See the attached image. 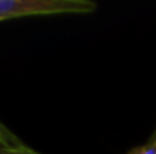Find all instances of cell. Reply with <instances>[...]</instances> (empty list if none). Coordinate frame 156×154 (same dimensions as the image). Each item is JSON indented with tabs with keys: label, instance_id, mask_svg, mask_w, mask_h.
Segmentation results:
<instances>
[{
	"label": "cell",
	"instance_id": "2",
	"mask_svg": "<svg viewBox=\"0 0 156 154\" xmlns=\"http://www.w3.org/2000/svg\"><path fill=\"white\" fill-rule=\"evenodd\" d=\"M0 154H40L23 144H0Z\"/></svg>",
	"mask_w": 156,
	"mask_h": 154
},
{
	"label": "cell",
	"instance_id": "3",
	"mask_svg": "<svg viewBox=\"0 0 156 154\" xmlns=\"http://www.w3.org/2000/svg\"><path fill=\"white\" fill-rule=\"evenodd\" d=\"M129 154H156V142H149L140 148L132 150Z\"/></svg>",
	"mask_w": 156,
	"mask_h": 154
},
{
	"label": "cell",
	"instance_id": "1",
	"mask_svg": "<svg viewBox=\"0 0 156 154\" xmlns=\"http://www.w3.org/2000/svg\"><path fill=\"white\" fill-rule=\"evenodd\" d=\"M97 5L90 0H0V21L59 14H90Z\"/></svg>",
	"mask_w": 156,
	"mask_h": 154
},
{
	"label": "cell",
	"instance_id": "4",
	"mask_svg": "<svg viewBox=\"0 0 156 154\" xmlns=\"http://www.w3.org/2000/svg\"><path fill=\"white\" fill-rule=\"evenodd\" d=\"M149 142H156V128H155V132H153V135H152V138H150Z\"/></svg>",
	"mask_w": 156,
	"mask_h": 154
}]
</instances>
